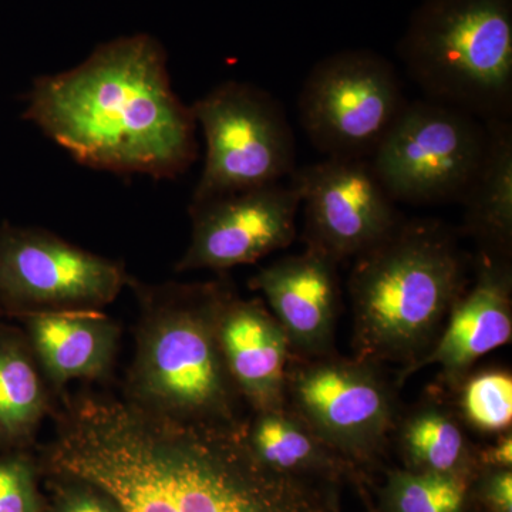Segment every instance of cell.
I'll use <instances>...</instances> for the list:
<instances>
[{
  "label": "cell",
  "instance_id": "obj_1",
  "mask_svg": "<svg viewBox=\"0 0 512 512\" xmlns=\"http://www.w3.org/2000/svg\"><path fill=\"white\" fill-rule=\"evenodd\" d=\"M45 474L96 484L124 512H328L302 478L256 460L242 427L185 423L100 394L66 396Z\"/></svg>",
  "mask_w": 512,
  "mask_h": 512
},
{
  "label": "cell",
  "instance_id": "obj_2",
  "mask_svg": "<svg viewBox=\"0 0 512 512\" xmlns=\"http://www.w3.org/2000/svg\"><path fill=\"white\" fill-rule=\"evenodd\" d=\"M23 117L93 170L174 180L198 157L191 106L171 86L163 45L146 33L103 43L79 66L37 77Z\"/></svg>",
  "mask_w": 512,
  "mask_h": 512
},
{
  "label": "cell",
  "instance_id": "obj_3",
  "mask_svg": "<svg viewBox=\"0 0 512 512\" xmlns=\"http://www.w3.org/2000/svg\"><path fill=\"white\" fill-rule=\"evenodd\" d=\"M468 265L456 232L437 220H404L357 255L349 278L356 359L403 370L419 362L466 289Z\"/></svg>",
  "mask_w": 512,
  "mask_h": 512
},
{
  "label": "cell",
  "instance_id": "obj_4",
  "mask_svg": "<svg viewBox=\"0 0 512 512\" xmlns=\"http://www.w3.org/2000/svg\"><path fill=\"white\" fill-rule=\"evenodd\" d=\"M128 286L140 316L124 399L185 423L244 426V400L218 342V313L231 284L147 285L131 278Z\"/></svg>",
  "mask_w": 512,
  "mask_h": 512
},
{
  "label": "cell",
  "instance_id": "obj_5",
  "mask_svg": "<svg viewBox=\"0 0 512 512\" xmlns=\"http://www.w3.org/2000/svg\"><path fill=\"white\" fill-rule=\"evenodd\" d=\"M397 53L426 99L511 120L512 0H421Z\"/></svg>",
  "mask_w": 512,
  "mask_h": 512
},
{
  "label": "cell",
  "instance_id": "obj_6",
  "mask_svg": "<svg viewBox=\"0 0 512 512\" xmlns=\"http://www.w3.org/2000/svg\"><path fill=\"white\" fill-rule=\"evenodd\" d=\"M191 111L207 148L191 204L281 183L295 171V136L284 106L261 87L228 80Z\"/></svg>",
  "mask_w": 512,
  "mask_h": 512
},
{
  "label": "cell",
  "instance_id": "obj_7",
  "mask_svg": "<svg viewBox=\"0 0 512 512\" xmlns=\"http://www.w3.org/2000/svg\"><path fill=\"white\" fill-rule=\"evenodd\" d=\"M488 124L430 99L409 101L369 158L396 202H460L488 147Z\"/></svg>",
  "mask_w": 512,
  "mask_h": 512
},
{
  "label": "cell",
  "instance_id": "obj_8",
  "mask_svg": "<svg viewBox=\"0 0 512 512\" xmlns=\"http://www.w3.org/2000/svg\"><path fill=\"white\" fill-rule=\"evenodd\" d=\"M407 103L390 60L346 49L320 59L306 76L299 121L326 157L370 158Z\"/></svg>",
  "mask_w": 512,
  "mask_h": 512
},
{
  "label": "cell",
  "instance_id": "obj_9",
  "mask_svg": "<svg viewBox=\"0 0 512 512\" xmlns=\"http://www.w3.org/2000/svg\"><path fill=\"white\" fill-rule=\"evenodd\" d=\"M130 281L123 262L55 232L0 224V319L103 311Z\"/></svg>",
  "mask_w": 512,
  "mask_h": 512
},
{
  "label": "cell",
  "instance_id": "obj_10",
  "mask_svg": "<svg viewBox=\"0 0 512 512\" xmlns=\"http://www.w3.org/2000/svg\"><path fill=\"white\" fill-rule=\"evenodd\" d=\"M286 407L343 460L369 461L394 429L392 386L379 367L336 353L289 357Z\"/></svg>",
  "mask_w": 512,
  "mask_h": 512
},
{
  "label": "cell",
  "instance_id": "obj_11",
  "mask_svg": "<svg viewBox=\"0 0 512 512\" xmlns=\"http://www.w3.org/2000/svg\"><path fill=\"white\" fill-rule=\"evenodd\" d=\"M289 180L305 212L306 247L338 264L375 247L404 221L369 158L326 157L296 167Z\"/></svg>",
  "mask_w": 512,
  "mask_h": 512
},
{
  "label": "cell",
  "instance_id": "obj_12",
  "mask_svg": "<svg viewBox=\"0 0 512 512\" xmlns=\"http://www.w3.org/2000/svg\"><path fill=\"white\" fill-rule=\"evenodd\" d=\"M299 208L298 192L282 183L190 204V244L175 271L225 272L288 248Z\"/></svg>",
  "mask_w": 512,
  "mask_h": 512
},
{
  "label": "cell",
  "instance_id": "obj_13",
  "mask_svg": "<svg viewBox=\"0 0 512 512\" xmlns=\"http://www.w3.org/2000/svg\"><path fill=\"white\" fill-rule=\"evenodd\" d=\"M473 268V286L458 296L429 352L400 372V383L417 370L436 365L444 382L456 389L478 359L510 343L512 259L478 251Z\"/></svg>",
  "mask_w": 512,
  "mask_h": 512
},
{
  "label": "cell",
  "instance_id": "obj_14",
  "mask_svg": "<svg viewBox=\"0 0 512 512\" xmlns=\"http://www.w3.org/2000/svg\"><path fill=\"white\" fill-rule=\"evenodd\" d=\"M338 262L305 247L265 266L249 279V288L262 293L265 305L285 330L293 355L335 353L340 308Z\"/></svg>",
  "mask_w": 512,
  "mask_h": 512
},
{
  "label": "cell",
  "instance_id": "obj_15",
  "mask_svg": "<svg viewBox=\"0 0 512 512\" xmlns=\"http://www.w3.org/2000/svg\"><path fill=\"white\" fill-rule=\"evenodd\" d=\"M218 342L229 376L252 412L286 407L291 345L262 299H242L231 285L218 313Z\"/></svg>",
  "mask_w": 512,
  "mask_h": 512
},
{
  "label": "cell",
  "instance_id": "obj_16",
  "mask_svg": "<svg viewBox=\"0 0 512 512\" xmlns=\"http://www.w3.org/2000/svg\"><path fill=\"white\" fill-rule=\"evenodd\" d=\"M16 320L53 393H63L74 380L97 382L110 376L121 328L103 311L37 313Z\"/></svg>",
  "mask_w": 512,
  "mask_h": 512
},
{
  "label": "cell",
  "instance_id": "obj_17",
  "mask_svg": "<svg viewBox=\"0 0 512 512\" xmlns=\"http://www.w3.org/2000/svg\"><path fill=\"white\" fill-rule=\"evenodd\" d=\"M52 393L23 329L0 323V453L32 448Z\"/></svg>",
  "mask_w": 512,
  "mask_h": 512
},
{
  "label": "cell",
  "instance_id": "obj_18",
  "mask_svg": "<svg viewBox=\"0 0 512 512\" xmlns=\"http://www.w3.org/2000/svg\"><path fill=\"white\" fill-rule=\"evenodd\" d=\"M487 153L460 204L463 231L478 251L512 259L511 120L487 121Z\"/></svg>",
  "mask_w": 512,
  "mask_h": 512
},
{
  "label": "cell",
  "instance_id": "obj_19",
  "mask_svg": "<svg viewBox=\"0 0 512 512\" xmlns=\"http://www.w3.org/2000/svg\"><path fill=\"white\" fill-rule=\"evenodd\" d=\"M244 437L259 463L286 476H335L346 464L288 407L254 413Z\"/></svg>",
  "mask_w": 512,
  "mask_h": 512
},
{
  "label": "cell",
  "instance_id": "obj_20",
  "mask_svg": "<svg viewBox=\"0 0 512 512\" xmlns=\"http://www.w3.org/2000/svg\"><path fill=\"white\" fill-rule=\"evenodd\" d=\"M399 441L409 470L420 473L467 480L477 460L456 416L440 404L427 403L413 410L400 426Z\"/></svg>",
  "mask_w": 512,
  "mask_h": 512
},
{
  "label": "cell",
  "instance_id": "obj_21",
  "mask_svg": "<svg viewBox=\"0 0 512 512\" xmlns=\"http://www.w3.org/2000/svg\"><path fill=\"white\" fill-rule=\"evenodd\" d=\"M467 497V480L420 471H394L384 488L390 512H461Z\"/></svg>",
  "mask_w": 512,
  "mask_h": 512
},
{
  "label": "cell",
  "instance_id": "obj_22",
  "mask_svg": "<svg viewBox=\"0 0 512 512\" xmlns=\"http://www.w3.org/2000/svg\"><path fill=\"white\" fill-rule=\"evenodd\" d=\"M461 410L474 429L504 433L512 421V377L493 370L468 376L461 384Z\"/></svg>",
  "mask_w": 512,
  "mask_h": 512
},
{
  "label": "cell",
  "instance_id": "obj_23",
  "mask_svg": "<svg viewBox=\"0 0 512 512\" xmlns=\"http://www.w3.org/2000/svg\"><path fill=\"white\" fill-rule=\"evenodd\" d=\"M40 473L32 451L0 453V512H45Z\"/></svg>",
  "mask_w": 512,
  "mask_h": 512
},
{
  "label": "cell",
  "instance_id": "obj_24",
  "mask_svg": "<svg viewBox=\"0 0 512 512\" xmlns=\"http://www.w3.org/2000/svg\"><path fill=\"white\" fill-rule=\"evenodd\" d=\"M52 498L45 512H124L119 503L96 484L82 478L47 474Z\"/></svg>",
  "mask_w": 512,
  "mask_h": 512
},
{
  "label": "cell",
  "instance_id": "obj_25",
  "mask_svg": "<svg viewBox=\"0 0 512 512\" xmlns=\"http://www.w3.org/2000/svg\"><path fill=\"white\" fill-rule=\"evenodd\" d=\"M488 474L481 483L480 494L483 503L491 512H512V471L511 468H488Z\"/></svg>",
  "mask_w": 512,
  "mask_h": 512
},
{
  "label": "cell",
  "instance_id": "obj_26",
  "mask_svg": "<svg viewBox=\"0 0 512 512\" xmlns=\"http://www.w3.org/2000/svg\"><path fill=\"white\" fill-rule=\"evenodd\" d=\"M487 468H511L512 466V434L511 430L504 431L494 446L485 448L477 456Z\"/></svg>",
  "mask_w": 512,
  "mask_h": 512
}]
</instances>
